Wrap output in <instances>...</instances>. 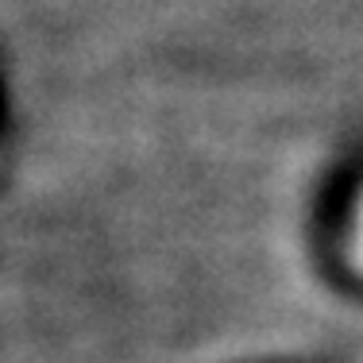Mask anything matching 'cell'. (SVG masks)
Returning <instances> with one entry per match:
<instances>
[{
    "label": "cell",
    "mask_w": 363,
    "mask_h": 363,
    "mask_svg": "<svg viewBox=\"0 0 363 363\" xmlns=\"http://www.w3.org/2000/svg\"><path fill=\"white\" fill-rule=\"evenodd\" d=\"M352 263H356V271L363 274V201H359V213H356V232H352Z\"/></svg>",
    "instance_id": "obj_1"
}]
</instances>
